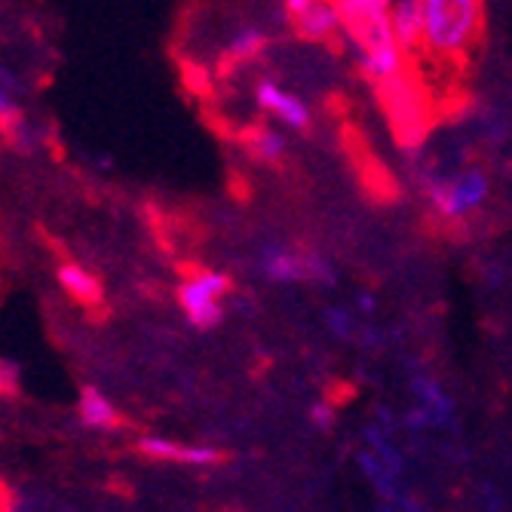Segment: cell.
Returning <instances> with one entry per match:
<instances>
[{"mask_svg": "<svg viewBox=\"0 0 512 512\" xmlns=\"http://www.w3.org/2000/svg\"><path fill=\"white\" fill-rule=\"evenodd\" d=\"M341 16H344V34L350 56L356 59L359 71L368 83H384L396 74H402L411 65V56L399 43L390 13L381 7H365L359 0H338Z\"/></svg>", "mask_w": 512, "mask_h": 512, "instance_id": "6da1fadb", "label": "cell"}, {"mask_svg": "<svg viewBox=\"0 0 512 512\" xmlns=\"http://www.w3.org/2000/svg\"><path fill=\"white\" fill-rule=\"evenodd\" d=\"M427 31L421 56L439 68H460L485 31V0H424Z\"/></svg>", "mask_w": 512, "mask_h": 512, "instance_id": "7a4b0ae2", "label": "cell"}, {"mask_svg": "<svg viewBox=\"0 0 512 512\" xmlns=\"http://www.w3.org/2000/svg\"><path fill=\"white\" fill-rule=\"evenodd\" d=\"M421 191L430 203V209L442 221H467L473 218L491 194L488 175L482 169H460V172H439L427 169L421 172Z\"/></svg>", "mask_w": 512, "mask_h": 512, "instance_id": "3957f363", "label": "cell"}, {"mask_svg": "<svg viewBox=\"0 0 512 512\" xmlns=\"http://www.w3.org/2000/svg\"><path fill=\"white\" fill-rule=\"evenodd\" d=\"M378 89V99L387 111L390 126L396 129V135L402 138L405 145H417L430 129V92L424 86V80L414 74V68L408 65L402 74L384 80L375 86Z\"/></svg>", "mask_w": 512, "mask_h": 512, "instance_id": "277c9868", "label": "cell"}, {"mask_svg": "<svg viewBox=\"0 0 512 512\" xmlns=\"http://www.w3.org/2000/svg\"><path fill=\"white\" fill-rule=\"evenodd\" d=\"M230 292V276L221 270H197L181 279L175 292L178 307L184 319L191 322V329L209 332L224 319V298Z\"/></svg>", "mask_w": 512, "mask_h": 512, "instance_id": "5b68a950", "label": "cell"}, {"mask_svg": "<svg viewBox=\"0 0 512 512\" xmlns=\"http://www.w3.org/2000/svg\"><path fill=\"white\" fill-rule=\"evenodd\" d=\"M261 273L270 283H335V267L322 252H295L286 246H264L261 249Z\"/></svg>", "mask_w": 512, "mask_h": 512, "instance_id": "8992f818", "label": "cell"}, {"mask_svg": "<svg viewBox=\"0 0 512 512\" xmlns=\"http://www.w3.org/2000/svg\"><path fill=\"white\" fill-rule=\"evenodd\" d=\"M411 393H414L417 405L405 414L408 430H436V427H448L454 421V399L445 393V387L436 378L414 375Z\"/></svg>", "mask_w": 512, "mask_h": 512, "instance_id": "52a82bcc", "label": "cell"}, {"mask_svg": "<svg viewBox=\"0 0 512 512\" xmlns=\"http://www.w3.org/2000/svg\"><path fill=\"white\" fill-rule=\"evenodd\" d=\"M255 102L261 111H267L270 117H276L283 126L295 129V132H307L310 129V108L301 96H295L292 89L279 86L276 80H261L255 86Z\"/></svg>", "mask_w": 512, "mask_h": 512, "instance_id": "ba28073f", "label": "cell"}, {"mask_svg": "<svg viewBox=\"0 0 512 512\" xmlns=\"http://www.w3.org/2000/svg\"><path fill=\"white\" fill-rule=\"evenodd\" d=\"M138 451L151 460H163V463H181V467H215L221 463V451L212 445H200V442H175V439H163V436H145L138 439Z\"/></svg>", "mask_w": 512, "mask_h": 512, "instance_id": "9c48e42d", "label": "cell"}, {"mask_svg": "<svg viewBox=\"0 0 512 512\" xmlns=\"http://www.w3.org/2000/svg\"><path fill=\"white\" fill-rule=\"evenodd\" d=\"M298 37L313 43H332L344 34V16L338 0H313L307 10L292 16Z\"/></svg>", "mask_w": 512, "mask_h": 512, "instance_id": "30bf717a", "label": "cell"}, {"mask_svg": "<svg viewBox=\"0 0 512 512\" xmlns=\"http://www.w3.org/2000/svg\"><path fill=\"white\" fill-rule=\"evenodd\" d=\"M390 25L405 46L408 56H421L424 50V31H427V10L424 0H393L390 4Z\"/></svg>", "mask_w": 512, "mask_h": 512, "instance_id": "8fae6325", "label": "cell"}, {"mask_svg": "<svg viewBox=\"0 0 512 512\" xmlns=\"http://www.w3.org/2000/svg\"><path fill=\"white\" fill-rule=\"evenodd\" d=\"M359 467L381 500H387L390 506H411V500H402V470L393 467L390 460H384L381 454H375L368 448L359 454Z\"/></svg>", "mask_w": 512, "mask_h": 512, "instance_id": "7c38bea8", "label": "cell"}, {"mask_svg": "<svg viewBox=\"0 0 512 512\" xmlns=\"http://www.w3.org/2000/svg\"><path fill=\"white\" fill-rule=\"evenodd\" d=\"M80 424L89 430H99V433H111L123 424V417L117 411V405L99 390V387H83L80 390Z\"/></svg>", "mask_w": 512, "mask_h": 512, "instance_id": "4fadbf2b", "label": "cell"}, {"mask_svg": "<svg viewBox=\"0 0 512 512\" xmlns=\"http://www.w3.org/2000/svg\"><path fill=\"white\" fill-rule=\"evenodd\" d=\"M56 276H59V286L65 289V295H71L77 304L92 307V304H99V301H102V283L96 279V273L86 270L83 264L65 261V264L59 267Z\"/></svg>", "mask_w": 512, "mask_h": 512, "instance_id": "5bb4252c", "label": "cell"}, {"mask_svg": "<svg viewBox=\"0 0 512 512\" xmlns=\"http://www.w3.org/2000/svg\"><path fill=\"white\" fill-rule=\"evenodd\" d=\"M267 43H270L267 31H261V28H255V25H246V28L234 31V37L227 40V50H224V53H227L230 62L246 65V62H255V59L264 56Z\"/></svg>", "mask_w": 512, "mask_h": 512, "instance_id": "9a60e30c", "label": "cell"}, {"mask_svg": "<svg viewBox=\"0 0 512 512\" xmlns=\"http://www.w3.org/2000/svg\"><path fill=\"white\" fill-rule=\"evenodd\" d=\"M246 148L261 163H279L286 154V135L273 126H255L246 135Z\"/></svg>", "mask_w": 512, "mask_h": 512, "instance_id": "2e32d148", "label": "cell"}, {"mask_svg": "<svg viewBox=\"0 0 512 512\" xmlns=\"http://www.w3.org/2000/svg\"><path fill=\"white\" fill-rule=\"evenodd\" d=\"M25 117L22 105H19V92H16V77L10 71L0 74V129H10Z\"/></svg>", "mask_w": 512, "mask_h": 512, "instance_id": "e0dca14e", "label": "cell"}, {"mask_svg": "<svg viewBox=\"0 0 512 512\" xmlns=\"http://www.w3.org/2000/svg\"><path fill=\"white\" fill-rule=\"evenodd\" d=\"M4 135L10 138L13 151H19V154H34V151L40 148V132H37V126H34L28 117H22V120H19L16 126H10Z\"/></svg>", "mask_w": 512, "mask_h": 512, "instance_id": "ac0fdd59", "label": "cell"}, {"mask_svg": "<svg viewBox=\"0 0 512 512\" xmlns=\"http://www.w3.org/2000/svg\"><path fill=\"white\" fill-rule=\"evenodd\" d=\"M325 325H329V332L341 341H353L356 335V319L347 307H329L325 310Z\"/></svg>", "mask_w": 512, "mask_h": 512, "instance_id": "d6986e66", "label": "cell"}, {"mask_svg": "<svg viewBox=\"0 0 512 512\" xmlns=\"http://www.w3.org/2000/svg\"><path fill=\"white\" fill-rule=\"evenodd\" d=\"M307 417H310V424H313L316 430L329 433V430L335 427V421H338V411H335V405H332V402L319 399V402H313V405H310Z\"/></svg>", "mask_w": 512, "mask_h": 512, "instance_id": "ffe728a7", "label": "cell"}, {"mask_svg": "<svg viewBox=\"0 0 512 512\" xmlns=\"http://www.w3.org/2000/svg\"><path fill=\"white\" fill-rule=\"evenodd\" d=\"M19 378V365L13 359L0 362V393H4V399H13L19 393Z\"/></svg>", "mask_w": 512, "mask_h": 512, "instance_id": "44dd1931", "label": "cell"}, {"mask_svg": "<svg viewBox=\"0 0 512 512\" xmlns=\"http://www.w3.org/2000/svg\"><path fill=\"white\" fill-rule=\"evenodd\" d=\"M356 304H359V310H365V313H375V298H371L368 292H362V295L356 298Z\"/></svg>", "mask_w": 512, "mask_h": 512, "instance_id": "7402d4cb", "label": "cell"}, {"mask_svg": "<svg viewBox=\"0 0 512 512\" xmlns=\"http://www.w3.org/2000/svg\"><path fill=\"white\" fill-rule=\"evenodd\" d=\"M359 4H365V7H381V10H390L393 0H359Z\"/></svg>", "mask_w": 512, "mask_h": 512, "instance_id": "603a6c76", "label": "cell"}]
</instances>
